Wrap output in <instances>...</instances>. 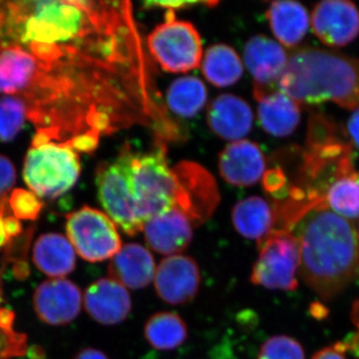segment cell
I'll use <instances>...</instances> for the list:
<instances>
[{
    "label": "cell",
    "mask_w": 359,
    "mask_h": 359,
    "mask_svg": "<svg viewBox=\"0 0 359 359\" xmlns=\"http://www.w3.org/2000/svg\"><path fill=\"white\" fill-rule=\"evenodd\" d=\"M0 94L21 99L37 133L95 150L103 135L144 124L141 90L117 73L80 61L42 60L25 47L0 39Z\"/></svg>",
    "instance_id": "1"
},
{
    "label": "cell",
    "mask_w": 359,
    "mask_h": 359,
    "mask_svg": "<svg viewBox=\"0 0 359 359\" xmlns=\"http://www.w3.org/2000/svg\"><path fill=\"white\" fill-rule=\"evenodd\" d=\"M290 233L299 242L302 278L321 299H334L358 278V238L348 219L318 205Z\"/></svg>",
    "instance_id": "2"
},
{
    "label": "cell",
    "mask_w": 359,
    "mask_h": 359,
    "mask_svg": "<svg viewBox=\"0 0 359 359\" xmlns=\"http://www.w3.org/2000/svg\"><path fill=\"white\" fill-rule=\"evenodd\" d=\"M278 90L297 104H337L359 108V59L332 50L304 47L289 56Z\"/></svg>",
    "instance_id": "3"
},
{
    "label": "cell",
    "mask_w": 359,
    "mask_h": 359,
    "mask_svg": "<svg viewBox=\"0 0 359 359\" xmlns=\"http://www.w3.org/2000/svg\"><path fill=\"white\" fill-rule=\"evenodd\" d=\"M81 172L77 151L69 144L37 133L28 150L23 179L39 198L55 199L74 187Z\"/></svg>",
    "instance_id": "4"
},
{
    "label": "cell",
    "mask_w": 359,
    "mask_h": 359,
    "mask_svg": "<svg viewBox=\"0 0 359 359\" xmlns=\"http://www.w3.org/2000/svg\"><path fill=\"white\" fill-rule=\"evenodd\" d=\"M132 187L137 212L144 224L156 215L175 208L177 181L164 144H158L144 154L135 153Z\"/></svg>",
    "instance_id": "5"
},
{
    "label": "cell",
    "mask_w": 359,
    "mask_h": 359,
    "mask_svg": "<svg viewBox=\"0 0 359 359\" xmlns=\"http://www.w3.org/2000/svg\"><path fill=\"white\" fill-rule=\"evenodd\" d=\"M134 154L130 145H125L114 161L98 168L96 175L98 198L105 214L132 237L138 235L144 228L137 212L132 187Z\"/></svg>",
    "instance_id": "6"
},
{
    "label": "cell",
    "mask_w": 359,
    "mask_h": 359,
    "mask_svg": "<svg viewBox=\"0 0 359 359\" xmlns=\"http://www.w3.org/2000/svg\"><path fill=\"white\" fill-rule=\"evenodd\" d=\"M147 46L153 58L167 72H188L202 63L199 32L192 23L177 20L173 11H166L164 22L149 34Z\"/></svg>",
    "instance_id": "7"
},
{
    "label": "cell",
    "mask_w": 359,
    "mask_h": 359,
    "mask_svg": "<svg viewBox=\"0 0 359 359\" xmlns=\"http://www.w3.org/2000/svg\"><path fill=\"white\" fill-rule=\"evenodd\" d=\"M257 248L259 257L252 266L250 282L269 290L297 289L301 254L294 233L273 230L257 242Z\"/></svg>",
    "instance_id": "8"
},
{
    "label": "cell",
    "mask_w": 359,
    "mask_h": 359,
    "mask_svg": "<svg viewBox=\"0 0 359 359\" xmlns=\"http://www.w3.org/2000/svg\"><path fill=\"white\" fill-rule=\"evenodd\" d=\"M66 233L75 252L90 263L112 259L122 248L114 222L105 212L87 205L67 217Z\"/></svg>",
    "instance_id": "9"
},
{
    "label": "cell",
    "mask_w": 359,
    "mask_h": 359,
    "mask_svg": "<svg viewBox=\"0 0 359 359\" xmlns=\"http://www.w3.org/2000/svg\"><path fill=\"white\" fill-rule=\"evenodd\" d=\"M177 181L175 208L194 226L204 224L218 207L219 194L214 177L197 163L181 162L173 168Z\"/></svg>",
    "instance_id": "10"
},
{
    "label": "cell",
    "mask_w": 359,
    "mask_h": 359,
    "mask_svg": "<svg viewBox=\"0 0 359 359\" xmlns=\"http://www.w3.org/2000/svg\"><path fill=\"white\" fill-rule=\"evenodd\" d=\"M201 273L197 262L185 255L163 259L156 268L154 285L158 297L172 306L192 302L200 290Z\"/></svg>",
    "instance_id": "11"
},
{
    "label": "cell",
    "mask_w": 359,
    "mask_h": 359,
    "mask_svg": "<svg viewBox=\"0 0 359 359\" xmlns=\"http://www.w3.org/2000/svg\"><path fill=\"white\" fill-rule=\"evenodd\" d=\"M311 28L323 44L341 47L359 35V11L347 0H325L314 7Z\"/></svg>",
    "instance_id": "12"
},
{
    "label": "cell",
    "mask_w": 359,
    "mask_h": 359,
    "mask_svg": "<svg viewBox=\"0 0 359 359\" xmlns=\"http://www.w3.org/2000/svg\"><path fill=\"white\" fill-rule=\"evenodd\" d=\"M245 65L254 77L255 97L259 98L275 91L289 56L285 48L264 35H256L247 42L244 51Z\"/></svg>",
    "instance_id": "13"
},
{
    "label": "cell",
    "mask_w": 359,
    "mask_h": 359,
    "mask_svg": "<svg viewBox=\"0 0 359 359\" xmlns=\"http://www.w3.org/2000/svg\"><path fill=\"white\" fill-rule=\"evenodd\" d=\"M81 306L79 287L63 278L40 283L33 295L35 313L40 320L50 325H63L74 320Z\"/></svg>",
    "instance_id": "14"
},
{
    "label": "cell",
    "mask_w": 359,
    "mask_h": 359,
    "mask_svg": "<svg viewBox=\"0 0 359 359\" xmlns=\"http://www.w3.org/2000/svg\"><path fill=\"white\" fill-rule=\"evenodd\" d=\"M194 224L177 208L156 215L144 224L143 233L151 250L163 256L184 252L192 242Z\"/></svg>",
    "instance_id": "15"
},
{
    "label": "cell",
    "mask_w": 359,
    "mask_h": 359,
    "mask_svg": "<svg viewBox=\"0 0 359 359\" xmlns=\"http://www.w3.org/2000/svg\"><path fill=\"white\" fill-rule=\"evenodd\" d=\"M83 301L89 316L104 325H119L132 311L128 290L111 278H100L89 285Z\"/></svg>",
    "instance_id": "16"
},
{
    "label": "cell",
    "mask_w": 359,
    "mask_h": 359,
    "mask_svg": "<svg viewBox=\"0 0 359 359\" xmlns=\"http://www.w3.org/2000/svg\"><path fill=\"white\" fill-rule=\"evenodd\" d=\"M219 173L226 183L237 187L254 185L264 176L266 160L263 151L254 142H231L219 159Z\"/></svg>",
    "instance_id": "17"
},
{
    "label": "cell",
    "mask_w": 359,
    "mask_h": 359,
    "mask_svg": "<svg viewBox=\"0 0 359 359\" xmlns=\"http://www.w3.org/2000/svg\"><path fill=\"white\" fill-rule=\"evenodd\" d=\"M155 259L150 250L136 243L122 245L111 259L109 276L123 287L130 290L147 287L154 280Z\"/></svg>",
    "instance_id": "18"
},
{
    "label": "cell",
    "mask_w": 359,
    "mask_h": 359,
    "mask_svg": "<svg viewBox=\"0 0 359 359\" xmlns=\"http://www.w3.org/2000/svg\"><path fill=\"white\" fill-rule=\"evenodd\" d=\"M208 124L215 134L226 140L238 141L250 133L254 116L244 99L223 94L208 109Z\"/></svg>",
    "instance_id": "19"
},
{
    "label": "cell",
    "mask_w": 359,
    "mask_h": 359,
    "mask_svg": "<svg viewBox=\"0 0 359 359\" xmlns=\"http://www.w3.org/2000/svg\"><path fill=\"white\" fill-rule=\"evenodd\" d=\"M32 257L40 271L54 278L69 275L76 266V252L68 238L60 233L40 236L33 248Z\"/></svg>",
    "instance_id": "20"
},
{
    "label": "cell",
    "mask_w": 359,
    "mask_h": 359,
    "mask_svg": "<svg viewBox=\"0 0 359 359\" xmlns=\"http://www.w3.org/2000/svg\"><path fill=\"white\" fill-rule=\"evenodd\" d=\"M257 100L259 101V121L269 134L287 137L299 126L301 121L299 104L280 90L269 92Z\"/></svg>",
    "instance_id": "21"
},
{
    "label": "cell",
    "mask_w": 359,
    "mask_h": 359,
    "mask_svg": "<svg viewBox=\"0 0 359 359\" xmlns=\"http://www.w3.org/2000/svg\"><path fill=\"white\" fill-rule=\"evenodd\" d=\"M271 32L285 47L297 46L308 33L309 15L297 1H275L266 11Z\"/></svg>",
    "instance_id": "22"
},
{
    "label": "cell",
    "mask_w": 359,
    "mask_h": 359,
    "mask_svg": "<svg viewBox=\"0 0 359 359\" xmlns=\"http://www.w3.org/2000/svg\"><path fill=\"white\" fill-rule=\"evenodd\" d=\"M231 221L240 235L259 242L275 228V212L266 200L254 196L236 204Z\"/></svg>",
    "instance_id": "23"
},
{
    "label": "cell",
    "mask_w": 359,
    "mask_h": 359,
    "mask_svg": "<svg viewBox=\"0 0 359 359\" xmlns=\"http://www.w3.org/2000/svg\"><path fill=\"white\" fill-rule=\"evenodd\" d=\"M202 71L208 81L217 87L235 84L244 72L240 56L233 47L216 44L205 51L202 59Z\"/></svg>",
    "instance_id": "24"
},
{
    "label": "cell",
    "mask_w": 359,
    "mask_h": 359,
    "mask_svg": "<svg viewBox=\"0 0 359 359\" xmlns=\"http://www.w3.org/2000/svg\"><path fill=\"white\" fill-rule=\"evenodd\" d=\"M144 337L157 351H174L185 344L189 330L185 320L178 313L160 311L146 321Z\"/></svg>",
    "instance_id": "25"
},
{
    "label": "cell",
    "mask_w": 359,
    "mask_h": 359,
    "mask_svg": "<svg viewBox=\"0 0 359 359\" xmlns=\"http://www.w3.org/2000/svg\"><path fill=\"white\" fill-rule=\"evenodd\" d=\"M205 102L207 89L199 78H179L168 90V106L181 117H194L204 107Z\"/></svg>",
    "instance_id": "26"
},
{
    "label": "cell",
    "mask_w": 359,
    "mask_h": 359,
    "mask_svg": "<svg viewBox=\"0 0 359 359\" xmlns=\"http://www.w3.org/2000/svg\"><path fill=\"white\" fill-rule=\"evenodd\" d=\"M328 209L346 219L359 218V173L339 177L327 187L323 196Z\"/></svg>",
    "instance_id": "27"
},
{
    "label": "cell",
    "mask_w": 359,
    "mask_h": 359,
    "mask_svg": "<svg viewBox=\"0 0 359 359\" xmlns=\"http://www.w3.org/2000/svg\"><path fill=\"white\" fill-rule=\"evenodd\" d=\"M28 120L26 104L13 96L0 97V141L8 142L15 138Z\"/></svg>",
    "instance_id": "28"
},
{
    "label": "cell",
    "mask_w": 359,
    "mask_h": 359,
    "mask_svg": "<svg viewBox=\"0 0 359 359\" xmlns=\"http://www.w3.org/2000/svg\"><path fill=\"white\" fill-rule=\"evenodd\" d=\"M14 313L0 308V359L22 356L27 349L26 337L13 328Z\"/></svg>",
    "instance_id": "29"
},
{
    "label": "cell",
    "mask_w": 359,
    "mask_h": 359,
    "mask_svg": "<svg viewBox=\"0 0 359 359\" xmlns=\"http://www.w3.org/2000/svg\"><path fill=\"white\" fill-rule=\"evenodd\" d=\"M257 359H306V354L297 339L275 335L262 344Z\"/></svg>",
    "instance_id": "30"
},
{
    "label": "cell",
    "mask_w": 359,
    "mask_h": 359,
    "mask_svg": "<svg viewBox=\"0 0 359 359\" xmlns=\"http://www.w3.org/2000/svg\"><path fill=\"white\" fill-rule=\"evenodd\" d=\"M8 207L18 219H35L41 211L42 204L32 191L18 189L8 199Z\"/></svg>",
    "instance_id": "31"
},
{
    "label": "cell",
    "mask_w": 359,
    "mask_h": 359,
    "mask_svg": "<svg viewBox=\"0 0 359 359\" xmlns=\"http://www.w3.org/2000/svg\"><path fill=\"white\" fill-rule=\"evenodd\" d=\"M4 208V202L0 203V250L8 245L13 238L18 237L21 231L20 219L13 214L7 215Z\"/></svg>",
    "instance_id": "32"
},
{
    "label": "cell",
    "mask_w": 359,
    "mask_h": 359,
    "mask_svg": "<svg viewBox=\"0 0 359 359\" xmlns=\"http://www.w3.org/2000/svg\"><path fill=\"white\" fill-rule=\"evenodd\" d=\"M15 180V168L13 162L6 156L0 155V196L13 188Z\"/></svg>",
    "instance_id": "33"
},
{
    "label": "cell",
    "mask_w": 359,
    "mask_h": 359,
    "mask_svg": "<svg viewBox=\"0 0 359 359\" xmlns=\"http://www.w3.org/2000/svg\"><path fill=\"white\" fill-rule=\"evenodd\" d=\"M218 4V2L212 1H148L146 2L145 6L148 8H162L166 11H179V9L190 8L194 6H215Z\"/></svg>",
    "instance_id": "34"
},
{
    "label": "cell",
    "mask_w": 359,
    "mask_h": 359,
    "mask_svg": "<svg viewBox=\"0 0 359 359\" xmlns=\"http://www.w3.org/2000/svg\"><path fill=\"white\" fill-rule=\"evenodd\" d=\"M354 325L358 327V330L353 334L347 337L341 344L346 348V351H351L354 358L359 359V302L353 304V314H351Z\"/></svg>",
    "instance_id": "35"
},
{
    "label": "cell",
    "mask_w": 359,
    "mask_h": 359,
    "mask_svg": "<svg viewBox=\"0 0 359 359\" xmlns=\"http://www.w3.org/2000/svg\"><path fill=\"white\" fill-rule=\"evenodd\" d=\"M346 348L341 342L334 346L325 347L314 354L313 359H346Z\"/></svg>",
    "instance_id": "36"
},
{
    "label": "cell",
    "mask_w": 359,
    "mask_h": 359,
    "mask_svg": "<svg viewBox=\"0 0 359 359\" xmlns=\"http://www.w3.org/2000/svg\"><path fill=\"white\" fill-rule=\"evenodd\" d=\"M347 132L351 136V142L359 148V108L353 110V114L347 122Z\"/></svg>",
    "instance_id": "37"
},
{
    "label": "cell",
    "mask_w": 359,
    "mask_h": 359,
    "mask_svg": "<svg viewBox=\"0 0 359 359\" xmlns=\"http://www.w3.org/2000/svg\"><path fill=\"white\" fill-rule=\"evenodd\" d=\"M74 359H109L102 351L95 348L82 349Z\"/></svg>",
    "instance_id": "38"
},
{
    "label": "cell",
    "mask_w": 359,
    "mask_h": 359,
    "mask_svg": "<svg viewBox=\"0 0 359 359\" xmlns=\"http://www.w3.org/2000/svg\"><path fill=\"white\" fill-rule=\"evenodd\" d=\"M358 235H359V229H358Z\"/></svg>",
    "instance_id": "39"
},
{
    "label": "cell",
    "mask_w": 359,
    "mask_h": 359,
    "mask_svg": "<svg viewBox=\"0 0 359 359\" xmlns=\"http://www.w3.org/2000/svg\"><path fill=\"white\" fill-rule=\"evenodd\" d=\"M0 308H1V306H0Z\"/></svg>",
    "instance_id": "40"
}]
</instances>
